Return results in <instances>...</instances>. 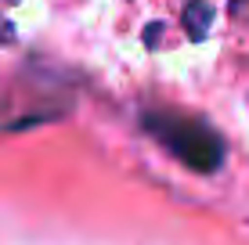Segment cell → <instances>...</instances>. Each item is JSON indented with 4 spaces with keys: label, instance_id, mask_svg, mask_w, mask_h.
I'll list each match as a JSON object with an SVG mask.
<instances>
[{
    "label": "cell",
    "instance_id": "6da1fadb",
    "mask_svg": "<svg viewBox=\"0 0 249 245\" xmlns=\"http://www.w3.org/2000/svg\"><path fill=\"white\" fill-rule=\"evenodd\" d=\"M141 126L159 141L174 159H181L188 170L195 173H217L224 163V141L217 130H210L202 119L195 115H181V112H144Z\"/></svg>",
    "mask_w": 249,
    "mask_h": 245
},
{
    "label": "cell",
    "instance_id": "7a4b0ae2",
    "mask_svg": "<svg viewBox=\"0 0 249 245\" xmlns=\"http://www.w3.org/2000/svg\"><path fill=\"white\" fill-rule=\"evenodd\" d=\"M11 40V25H7L4 18H0V50H4V44Z\"/></svg>",
    "mask_w": 249,
    "mask_h": 245
}]
</instances>
